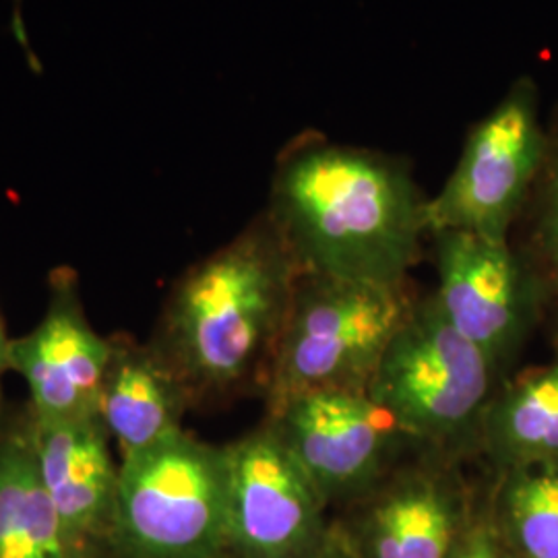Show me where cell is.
<instances>
[{"label":"cell","instance_id":"cell-6","mask_svg":"<svg viewBox=\"0 0 558 558\" xmlns=\"http://www.w3.org/2000/svg\"><path fill=\"white\" fill-rule=\"evenodd\" d=\"M546 141L538 83L519 77L470 129L453 172L426 203L428 236L470 232L509 240L538 182Z\"/></svg>","mask_w":558,"mask_h":558},{"label":"cell","instance_id":"cell-22","mask_svg":"<svg viewBox=\"0 0 558 558\" xmlns=\"http://www.w3.org/2000/svg\"><path fill=\"white\" fill-rule=\"evenodd\" d=\"M221 558H230V557H228V555H226V557H221Z\"/></svg>","mask_w":558,"mask_h":558},{"label":"cell","instance_id":"cell-20","mask_svg":"<svg viewBox=\"0 0 558 558\" xmlns=\"http://www.w3.org/2000/svg\"><path fill=\"white\" fill-rule=\"evenodd\" d=\"M11 341H13V338L9 336L2 315H0V405L7 401L4 389H2V380L11 373Z\"/></svg>","mask_w":558,"mask_h":558},{"label":"cell","instance_id":"cell-4","mask_svg":"<svg viewBox=\"0 0 558 558\" xmlns=\"http://www.w3.org/2000/svg\"><path fill=\"white\" fill-rule=\"evenodd\" d=\"M228 453L182 430L120 458L106 558H221L228 550Z\"/></svg>","mask_w":558,"mask_h":558},{"label":"cell","instance_id":"cell-10","mask_svg":"<svg viewBox=\"0 0 558 558\" xmlns=\"http://www.w3.org/2000/svg\"><path fill=\"white\" fill-rule=\"evenodd\" d=\"M440 311L497 371L525 338L536 304V283L509 240L470 232H435Z\"/></svg>","mask_w":558,"mask_h":558},{"label":"cell","instance_id":"cell-16","mask_svg":"<svg viewBox=\"0 0 558 558\" xmlns=\"http://www.w3.org/2000/svg\"><path fill=\"white\" fill-rule=\"evenodd\" d=\"M495 519L519 558H558V459L499 470Z\"/></svg>","mask_w":558,"mask_h":558},{"label":"cell","instance_id":"cell-13","mask_svg":"<svg viewBox=\"0 0 558 558\" xmlns=\"http://www.w3.org/2000/svg\"><path fill=\"white\" fill-rule=\"evenodd\" d=\"M108 339L98 416L120 458H126L182 433L186 414L197 405L151 339L141 341L126 331Z\"/></svg>","mask_w":558,"mask_h":558},{"label":"cell","instance_id":"cell-2","mask_svg":"<svg viewBox=\"0 0 558 558\" xmlns=\"http://www.w3.org/2000/svg\"><path fill=\"white\" fill-rule=\"evenodd\" d=\"M300 269L263 211L180 276L151 341L195 405L263 396Z\"/></svg>","mask_w":558,"mask_h":558},{"label":"cell","instance_id":"cell-7","mask_svg":"<svg viewBox=\"0 0 558 558\" xmlns=\"http://www.w3.org/2000/svg\"><path fill=\"white\" fill-rule=\"evenodd\" d=\"M323 500L354 502L420 447L366 389H325L265 412Z\"/></svg>","mask_w":558,"mask_h":558},{"label":"cell","instance_id":"cell-19","mask_svg":"<svg viewBox=\"0 0 558 558\" xmlns=\"http://www.w3.org/2000/svg\"><path fill=\"white\" fill-rule=\"evenodd\" d=\"M11 27H13V34H15V38H17V41H20L21 48L25 50L27 60L32 62V69H34L36 73H40V60L36 59L34 50L29 48L27 32H25V25H23V15H21V0H13V23H11Z\"/></svg>","mask_w":558,"mask_h":558},{"label":"cell","instance_id":"cell-11","mask_svg":"<svg viewBox=\"0 0 558 558\" xmlns=\"http://www.w3.org/2000/svg\"><path fill=\"white\" fill-rule=\"evenodd\" d=\"M110 339L89 323L77 274L57 267L48 278L41 319L11 341V373L27 387L38 420L100 418V389Z\"/></svg>","mask_w":558,"mask_h":558},{"label":"cell","instance_id":"cell-14","mask_svg":"<svg viewBox=\"0 0 558 558\" xmlns=\"http://www.w3.org/2000/svg\"><path fill=\"white\" fill-rule=\"evenodd\" d=\"M0 558H69L25 399L0 405Z\"/></svg>","mask_w":558,"mask_h":558},{"label":"cell","instance_id":"cell-1","mask_svg":"<svg viewBox=\"0 0 558 558\" xmlns=\"http://www.w3.org/2000/svg\"><path fill=\"white\" fill-rule=\"evenodd\" d=\"M426 203L408 161L304 131L279 151L265 214L300 274L401 283L428 236Z\"/></svg>","mask_w":558,"mask_h":558},{"label":"cell","instance_id":"cell-3","mask_svg":"<svg viewBox=\"0 0 558 558\" xmlns=\"http://www.w3.org/2000/svg\"><path fill=\"white\" fill-rule=\"evenodd\" d=\"M418 299L408 283L300 274L263 391L265 412L325 389H368Z\"/></svg>","mask_w":558,"mask_h":558},{"label":"cell","instance_id":"cell-8","mask_svg":"<svg viewBox=\"0 0 558 558\" xmlns=\"http://www.w3.org/2000/svg\"><path fill=\"white\" fill-rule=\"evenodd\" d=\"M228 453L230 558H319L331 532L315 484L269 420L232 442Z\"/></svg>","mask_w":558,"mask_h":558},{"label":"cell","instance_id":"cell-9","mask_svg":"<svg viewBox=\"0 0 558 558\" xmlns=\"http://www.w3.org/2000/svg\"><path fill=\"white\" fill-rule=\"evenodd\" d=\"M463 456L418 449L350 502L352 523L336 532L356 558H451L474 515Z\"/></svg>","mask_w":558,"mask_h":558},{"label":"cell","instance_id":"cell-17","mask_svg":"<svg viewBox=\"0 0 558 558\" xmlns=\"http://www.w3.org/2000/svg\"><path fill=\"white\" fill-rule=\"evenodd\" d=\"M546 156L538 182L534 186L538 199L536 242L558 290V104L550 114V122L546 124Z\"/></svg>","mask_w":558,"mask_h":558},{"label":"cell","instance_id":"cell-5","mask_svg":"<svg viewBox=\"0 0 558 558\" xmlns=\"http://www.w3.org/2000/svg\"><path fill=\"white\" fill-rule=\"evenodd\" d=\"M497 379L493 360L459 333L430 294L391 339L366 391L420 447L468 458Z\"/></svg>","mask_w":558,"mask_h":558},{"label":"cell","instance_id":"cell-12","mask_svg":"<svg viewBox=\"0 0 558 558\" xmlns=\"http://www.w3.org/2000/svg\"><path fill=\"white\" fill-rule=\"evenodd\" d=\"M34 437L69 558H106L120 476L108 430L100 418L34 416Z\"/></svg>","mask_w":558,"mask_h":558},{"label":"cell","instance_id":"cell-15","mask_svg":"<svg viewBox=\"0 0 558 558\" xmlns=\"http://www.w3.org/2000/svg\"><path fill=\"white\" fill-rule=\"evenodd\" d=\"M476 451L497 472L558 459V354L493 396Z\"/></svg>","mask_w":558,"mask_h":558},{"label":"cell","instance_id":"cell-18","mask_svg":"<svg viewBox=\"0 0 558 558\" xmlns=\"http://www.w3.org/2000/svg\"><path fill=\"white\" fill-rule=\"evenodd\" d=\"M451 558H519L502 536L497 521L472 515Z\"/></svg>","mask_w":558,"mask_h":558},{"label":"cell","instance_id":"cell-21","mask_svg":"<svg viewBox=\"0 0 558 558\" xmlns=\"http://www.w3.org/2000/svg\"><path fill=\"white\" fill-rule=\"evenodd\" d=\"M319 558H356L352 553H350V548L339 539L338 534L336 532H331V538L329 542L325 544V548H323V553H320Z\"/></svg>","mask_w":558,"mask_h":558}]
</instances>
